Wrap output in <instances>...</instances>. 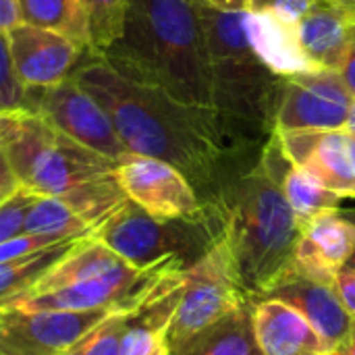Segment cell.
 Returning a JSON list of instances; mask_svg holds the SVG:
<instances>
[{
  "instance_id": "cell-1",
  "label": "cell",
  "mask_w": 355,
  "mask_h": 355,
  "mask_svg": "<svg viewBox=\"0 0 355 355\" xmlns=\"http://www.w3.org/2000/svg\"><path fill=\"white\" fill-rule=\"evenodd\" d=\"M71 77L106 110L127 152L179 168L202 204H212L233 181L225 173V158L235 150L233 133L218 110L196 108L131 81L87 52Z\"/></svg>"
},
{
  "instance_id": "cell-15",
  "label": "cell",
  "mask_w": 355,
  "mask_h": 355,
  "mask_svg": "<svg viewBox=\"0 0 355 355\" xmlns=\"http://www.w3.org/2000/svg\"><path fill=\"white\" fill-rule=\"evenodd\" d=\"M187 270H173L164 275L154 293L135 308L121 333V355H171V324L179 306Z\"/></svg>"
},
{
  "instance_id": "cell-18",
  "label": "cell",
  "mask_w": 355,
  "mask_h": 355,
  "mask_svg": "<svg viewBox=\"0 0 355 355\" xmlns=\"http://www.w3.org/2000/svg\"><path fill=\"white\" fill-rule=\"evenodd\" d=\"M297 35L318 71H339L355 42V21L339 0H316L297 23Z\"/></svg>"
},
{
  "instance_id": "cell-28",
  "label": "cell",
  "mask_w": 355,
  "mask_h": 355,
  "mask_svg": "<svg viewBox=\"0 0 355 355\" xmlns=\"http://www.w3.org/2000/svg\"><path fill=\"white\" fill-rule=\"evenodd\" d=\"M314 2L316 0H252L250 10L268 12L289 25H297L310 12Z\"/></svg>"
},
{
  "instance_id": "cell-14",
  "label": "cell",
  "mask_w": 355,
  "mask_h": 355,
  "mask_svg": "<svg viewBox=\"0 0 355 355\" xmlns=\"http://www.w3.org/2000/svg\"><path fill=\"white\" fill-rule=\"evenodd\" d=\"M355 250V220L327 210L302 227L293 254V272L314 283L335 287L337 275Z\"/></svg>"
},
{
  "instance_id": "cell-2",
  "label": "cell",
  "mask_w": 355,
  "mask_h": 355,
  "mask_svg": "<svg viewBox=\"0 0 355 355\" xmlns=\"http://www.w3.org/2000/svg\"><path fill=\"white\" fill-rule=\"evenodd\" d=\"M98 58L131 81L214 110L198 0H131L121 37Z\"/></svg>"
},
{
  "instance_id": "cell-31",
  "label": "cell",
  "mask_w": 355,
  "mask_h": 355,
  "mask_svg": "<svg viewBox=\"0 0 355 355\" xmlns=\"http://www.w3.org/2000/svg\"><path fill=\"white\" fill-rule=\"evenodd\" d=\"M337 73L341 75L345 87L349 89V94L354 96L355 100V42L352 44V48H349V52H347V56H345V60H343V64L339 67Z\"/></svg>"
},
{
  "instance_id": "cell-21",
  "label": "cell",
  "mask_w": 355,
  "mask_h": 355,
  "mask_svg": "<svg viewBox=\"0 0 355 355\" xmlns=\"http://www.w3.org/2000/svg\"><path fill=\"white\" fill-rule=\"evenodd\" d=\"M87 239V237H85ZM81 239H67L42 252L0 262V310L25 295L56 262H60Z\"/></svg>"
},
{
  "instance_id": "cell-5",
  "label": "cell",
  "mask_w": 355,
  "mask_h": 355,
  "mask_svg": "<svg viewBox=\"0 0 355 355\" xmlns=\"http://www.w3.org/2000/svg\"><path fill=\"white\" fill-rule=\"evenodd\" d=\"M198 6L210 56L214 110L227 119L270 125L275 131L272 98H281L277 75L254 54L245 33V12L216 10L202 0Z\"/></svg>"
},
{
  "instance_id": "cell-37",
  "label": "cell",
  "mask_w": 355,
  "mask_h": 355,
  "mask_svg": "<svg viewBox=\"0 0 355 355\" xmlns=\"http://www.w3.org/2000/svg\"><path fill=\"white\" fill-rule=\"evenodd\" d=\"M15 189H17V187H15ZM15 189H0V204H2V202H4L12 191H15Z\"/></svg>"
},
{
  "instance_id": "cell-30",
  "label": "cell",
  "mask_w": 355,
  "mask_h": 355,
  "mask_svg": "<svg viewBox=\"0 0 355 355\" xmlns=\"http://www.w3.org/2000/svg\"><path fill=\"white\" fill-rule=\"evenodd\" d=\"M335 291L339 293V297L343 302V308L347 310V314H349V318H352V322H354L355 327V270L343 268L337 275Z\"/></svg>"
},
{
  "instance_id": "cell-17",
  "label": "cell",
  "mask_w": 355,
  "mask_h": 355,
  "mask_svg": "<svg viewBox=\"0 0 355 355\" xmlns=\"http://www.w3.org/2000/svg\"><path fill=\"white\" fill-rule=\"evenodd\" d=\"M252 324L262 355H331L329 345L308 318L285 302H254Z\"/></svg>"
},
{
  "instance_id": "cell-10",
  "label": "cell",
  "mask_w": 355,
  "mask_h": 355,
  "mask_svg": "<svg viewBox=\"0 0 355 355\" xmlns=\"http://www.w3.org/2000/svg\"><path fill=\"white\" fill-rule=\"evenodd\" d=\"M354 96L337 71H312L285 77L275 131H341Z\"/></svg>"
},
{
  "instance_id": "cell-7",
  "label": "cell",
  "mask_w": 355,
  "mask_h": 355,
  "mask_svg": "<svg viewBox=\"0 0 355 355\" xmlns=\"http://www.w3.org/2000/svg\"><path fill=\"white\" fill-rule=\"evenodd\" d=\"M248 304H252V297L220 233L208 252L185 272V287L168 335L171 352Z\"/></svg>"
},
{
  "instance_id": "cell-16",
  "label": "cell",
  "mask_w": 355,
  "mask_h": 355,
  "mask_svg": "<svg viewBox=\"0 0 355 355\" xmlns=\"http://www.w3.org/2000/svg\"><path fill=\"white\" fill-rule=\"evenodd\" d=\"M262 300H279L300 310L308 318V322L318 331V335L324 339L331 352L343 345L347 337L354 333V322L347 310L343 308L339 293L331 285L314 283L291 272Z\"/></svg>"
},
{
  "instance_id": "cell-35",
  "label": "cell",
  "mask_w": 355,
  "mask_h": 355,
  "mask_svg": "<svg viewBox=\"0 0 355 355\" xmlns=\"http://www.w3.org/2000/svg\"><path fill=\"white\" fill-rule=\"evenodd\" d=\"M331 355H355V329L354 333L347 337V341L343 345H339L335 352H331Z\"/></svg>"
},
{
  "instance_id": "cell-26",
  "label": "cell",
  "mask_w": 355,
  "mask_h": 355,
  "mask_svg": "<svg viewBox=\"0 0 355 355\" xmlns=\"http://www.w3.org/2000/svg\"><path fill=\"white\" fill-rule=\"evenodd\" d=\"M27 108V89L17 79L6 31H0V112Z\"/></svg>"
},
{
  "instance_id": "cell-33",
  "label": "cell",
  "mask_w": 355,
  "mask_h": 355,
  "mask_svg": "<svg viewBox=\"0 0 355 355\" xmlns=\"http://www.w3.org/2000/svg\"><path fill=\"white\" fill-rule=\"evenodd\" d=\"M202 2L225 12H250L252 8V0H202Z\"/></svg>"
},
{
  "instance_id": "cell-32",
  "label": "cell",
  "mask_w": 355,
  "mask_h": 355,
  "mask_svg": "<svg viewBox=\"0 0 355 355\" xmlns=\"http://www.w3.org/2000/svg\"><path fill=\"white\" fill-rule=\"evenodd\" d=\"M19 23L17 0H0V31H8Z\"/></svg>"
},
{
  "instance_id": "cell-39",
  "label": "cell",
  "mask_w": 355,
  "mask_h": 355,
  "mask_svg": "<svg viewBox=\"0 0 355 355\" xmlns=\"http://www.w3.org/2000/svg\"><path fill=\"white\" fill-rule=\"evenodd\" d=\"M339 2H341V0H339ZM341 4H343V2H341ZM343 6H345V4H343ZM345 8H347L349 17H352V19H354V21H355V8H352V6H345Z\"/></svg>"
},
{
  "instance_id": "cell-20",
  "label": "cell",
  "mask_w": 355,
  "mask_h": 355,
  "mask_svg": "<svg viewBox=\"0 0 355 355\" xmlns=\"http://www.w3.org/2000/svg\"><path fill=\"white\" fill-rule=\"evenodd\" d=\"M254 302L173 349L171 355H262L252 324Z\"/></svg>"
},
{
  "instance_id": "cell-25",
  "label": "cell",
  "mask_w": 355,
  "mask_h": 355,
  "mask_svg": "<svg viewBox=\"0 0 355 355\" xmlns=\"http://www.w3.org/2000/svg\"><path fill=\"white\" fill-rule=\"evenodd\" d=\"M139 306H135V308H139ZM135 308L119 310L112 316H108L100 327H96L89 335H85L67 355H121L119 354V343H121V333H123V327H125V318Z\"/></svg>"
},
{
  "instance_id": "cell-24",
  "label": "cell",
  "mask_w": 355,
  "mask_h": 355,
  "mask_svg": "<svg viewBox=\"0 0 355 355\" xmlns=\"http://www.w3.org/2000/svg\"><path fill=\"white\" fill-rule=\"evenodd\" d=\"M87 19V54H104L123 33L131 0H77Z\"/></svg>"
},
{
  "instance_id": "cell-11",
  "label": "cell",
  "mask_w": 355,
  "mask_h": 355,
  "mask_svg": "<svg viewBox=\"0 0 355 355\" xmlns=\"http://www.w3.org/2000/svg\"><path fill=\"white\" fill-rule=\"evenodd\" d=\"M114 177L127 200L156 218L198 216L206 208L189 179L160 158L127 152L116 160Z\"/></svg>"
},
{
  "instance_id": "cell-4",
  "label": "cell",
  "mask_w": 355,
  "mask_h": 355,
  "mask_svg": "<svg viewBox=\"0 0 355 355\" xmlns=\"http://www.w3.org/2000/svg\"><path fill=\"white\" fill-rule=\"evenodd\" d=\"M212 204L248 295L252 302L262 300L293 272L302 225L262 162L225 185Z\"/></svg>"
},
{
  "instance_id": "cell-3",
  "label": "cell",
  "mask_w": 355,
  "mask_h": 355,
  "mask_svg": "<svg viewBox=\"0 0 355 355\" xmlns=\"http://www.w3.org/2000/svg\"><path fill=\"white\" fill-rule=\"evenodd\" d=\"M0 139L19 187L58 198L96 231L129 200L116 162L77 144L33 110L0 112Z\"/></svg>"
},
{
  "instance_id": "cell-8",
  "label": "cell",
  "mask_w": 355,
  "mask_h": 355,
  "mask_svg": "<svg viewBox=\"0 0 355 355\" xmlns=\"http://www.w3.org/2000/svg\"><path fill=\"white\" fill-rule=\"evenodd\" d=\"M119 310L127 308L64 312L6 306L0 310V355H67Z\"/></svg>"
},
{
  "instance_id": "cell-12",
  "label": "cell",
  "mask_w": 355,
  "mask_h": 355,
  "mask_svg": "<svg viewBox=\"0 0 355 355\" xmlns=\"http://www.w3.org/2000/svg\"><path fill=\"white\" fill-rule=\"evenodd\" d=\"M12 69L25 89H44L69 79L85 56V48L50 29L17 23L6 31Z\"/></svg>"
},
{
  "instance_id": "cell-22",
  "label": "cell",
  "mask_w": 355,
  "mask_h": 355,
  "mask_svg": "<svg viewBox=\"0 0 355 355\" xmlns=\"http://www.w3.org/2000/svg\"><path fill=\"white\" fill-rule=\"evenodd\" d=\"M19 23L50 29L89 48L87 19L77 0H17Z\"/></svg>"
},
{
  "instance_id": "cell-34",
  "label": "cell",
  "mask_w": 355,
  "mask_h": 355,
  "mask_svg": "<svg viewBox=\"0 0 355 355\" xmlns=\"http://www.w3.org/2000/svg\"><path fill=\"white\" fill-rule=\"evenodd\" d=\"M15 187H19V185L12 177V171L6 160V152H4V146L0 139V189H15Z\"/></svg>"
},
{
  "instance_id": "cell-29",
  "label": "cell",
  "mask_w": 355,
  "mask_h": 355,
  "mask_svg": "<svg viewBox=\"0 0 355 355\" xmlns=\"http://www.w3.org/2000/svg\"><path fill=\"white\" fill-rule=\"evenodd\" d=\"M67 241V239H64ZM56 243L62 241H54L48 237H40V235H29V233H21L4 243H0V262H8V260H17L35 252H42L46 248H52Z\"/></svg>"
},
{
  "instance_id": "cell-27",
  "label": "cell",
  "mask_w": 355,
  "mask_h": 355,
  "mask_svg": "<svg viewBox=\"0 0 355 355\" xmlns=\"http://www.w3.org/2000/svg\"><path fill=\"white\" fill-rule=\"evenodd\" d=\"M37 196L17 187L2 204H0V243L25 233V216L29 206Z\"/></svg>"
},
{
  "instance_id": "cell-9",
  "label": "cell",
  "mask_w": 355,
  "mask_h": 355,
  "mask_svg": "<svg viewBox=\"0 0 355 355\" xmlns=\"http://www.w3.org/2000/svg\"><path fill=\"white\" fill-rule=\"evenodd\" d=\"M27 110L37 112L77 144L114 162L127 154L106 110L73 77L52 87L27 89Z\"/></svg>"
},
{
  "instance_id": "cell-36",
  "label": "cell",
  "mask_w": 355,
  "mask_h": 355,
  "mask_svg": "<svg viewBox=\"0 0 355 355\" xmlns=\"http://www.w3.org/2000/svg\"><path fill=\"white\" fill-rule=\"evenodd\" d=\"M345 131H347V133H354V135H355V100H354V104H352L349 116H347V125H345Z\"/></svg>"
},
{
  "instance_id": "cell-38",
  "label": "cell",
  "mask_w": 355,
  "mask_h": 355,
  "mask_svg": "<svg viewBox=\"0 0 355 355\" xmlns=\"http://www.w3.org/2000/svg\"><path fill=\"white\" fill-rule=\"evenodd\" d=\"M345 268H352V270H355V250L354 254H352V258H349V262H347V266Z\"/></svg>"
},
{
  "instance_id": "cell-40",
  "label": "cell",
  "mask_w": 355,
  "mask_h": 355,
  "mask_svg": "<svg viewBox=\"0 0 355 355\" xmlns=\"http://www.w3.org/2000/svg\"><path fill=\"white\" fill-rule=\"evenodd\" d=\"M345 6H352V8H355V0H341Z\"/></svg>"
},
{
  "instance_id": "cell-13",
  "label": "cell",
  "mask_w": 355,
  "mask_h": 355,
  "mask_svg": "<svg viewBox=\"0 0 355 355\" xmlns=\"http://www.w3.org/2000/svg\"><path fill=\"white\" fill-rule=\"evenodd\" d=\"M285 158L316 177L327 189L355 198V162L349 133L341 131H275Z\"/></svg>"
},
{
  "instance_id": "cell-23",
  "label": "cell",
  "mask_w": 355,
  "mask_h": 355,
  "mask_svg": "<svg viewBox=\"0 0 355 355\" xmlns=\"http://www.w3.org/2000/svg\"><path fill=\"white\" fill-rule=\"evenodd\" d=\"M25 233L54 241L94 237L96 229L58 198L37 196L25 216Z\"/></svg>"
},
{
  "instance_id": "cell-6",
  "label": "cell",
  "mask_w": 355,
  "mask_h": 355,
  "mask_svg": "<svg viewBox=\"0 0 355 355\" xmlns=\"http://www.w3.org/2000/svg\"><path fill=\"white\" fill-rule=\"evenodd\" d=\"M223 220L214 204L187 218H156L127 202L96 237L137 270H187L220 237Z\"/></svg>"
},
{
  "instance_id": "cell-19",
  "label": "cell",
  "mask_w": 355,
  "mask_h": 355,
  "mask_svg": "<svg viewBox=\"0 0 355 355\" xmlns=\"http://www.w3.org/2000/svg\"><path fill=\"white\" fill-rule=\"evenodd\" d=\"M245 33L254 54L277 77H293L318 71L306 56L297 25H289L268 12H245Z\"/></svg>"
}]
</instances>
